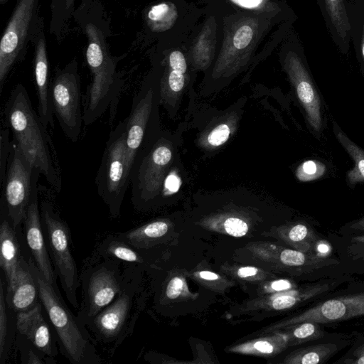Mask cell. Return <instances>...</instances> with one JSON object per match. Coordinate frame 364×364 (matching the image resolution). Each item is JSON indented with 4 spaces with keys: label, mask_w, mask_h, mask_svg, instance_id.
Masks as SVG:
<instances>
[{
    "label": "cell",
    "mask_w": 364,
    "mask_h": 364,
    "mask_svg": "<svg viewBox=\"0 0 364 364\" xmlns=\"http://www.w3.org/2000/svg\"><path fill=\"white\" fill-rule=\"evenodd\" d=\"M5 119L13 141L48 183L57 191L62 177L51 152L52 141L39 114L33 109L25 87L18 83L11 92L4 109Z\"/></svg>",
    "instance_id": "obj_1"
},
{
    "label": "cell",
    "mask_w": 364,
    "mask_h": 364,
    "mask_svg": "<svg viewBox=\"0 0 364 364\" xmlns=\"http://www.w3.org/2000/svg\"><path fill=\"white\" fill-rule=\"evenodd\" d=\"M41 302L57 338L60 353L73 364H100L102 358L85 324L61 296L57 284L48 282L28 257Z\"/></svg>",
    "instance_id": "obj_2"
},
{
    "label": "cell",
    "mask_w": 364,
    "mask_h": 364,
    "mask_svg": "<svg viewBox=\"0 0 364 364\" xmlns=\"http://www.w3.org/2000/svg\"><path fill=\"white\" fill-rule=\"evenodd\" d=\"M168 131L136 156L130 172L131 200L136 210H145L162 196L169 175L181 167L178 141Z\"/></svg>",
    "instance_id": "obj_3"
},
{
    "label": "cell",
    "mask_w": 364,
    "mask_h": 364,
    "mask_svg": "<svg viewBox=\"0 0 364 364\" xmlns=\"http://www.w3.org/2000/svg\"><path fill=\"white\" fill-rule=\"evenodd\" d=\"M87 47V65L92 74L83 106V123H94L110 108L113 118L123 81L116 71V61L111 56L102 32L94 24L85 26Z\"/></svg>",
    "instance_id": "obj_4"
},
{
    "label": "cell",
    "mask_w": 364,
    "mask_h": 364,
    "mask_svg": "<svg viewBox=\"0 0 364 364\" xmlns=\"http://www.w3.org/2000/svg\"><path fill=\"white\" fill-rule=\"evenodd\" d=\"M139 269L93 254L80 274L81 301L77 316L85 326L118 296Z\"/></svg>",
    "instance_id": "obj_5"
},
{
    "label": "cell",
    "mask_w": 364,
    "mask_h": 364,
    "mask_svg": "<svg viewBox=\"0 0 364 364\" xmlns=\"http://www.w3.org/2000/svg\"><path fill=\"white\" fill-rule=\"evenodd\" d=\"M139 273L111 304L86 323L93 339L111 353L134 331L142 303Z\"/></svg>",
    "instance_id": "obj_6"
},
{
    "label": "cell",
    "mask_w": 364,
    "mask_h": 364,
    "mask_svg": "<svg viewBox=\"0 0 364 364\" xmlns=\"http://www.w3.org/2000/svg\"><path fill=\"white\" fill-rule=\"evenodd\" d=\"M160 76L145 80L134 97L130 113L125 119L127 160L130 172L138 154L151 145L163 131L159 115Z\"/></svg>",
    "instance_id": "obj_7"
},
{
    "label": "cell",
    "mask_w": 364,
    "mask_h": 364,
    "mask_svg": "<svg viewBox=\"0 0 364 364\" xmlns=\"http://www.w3.org/2000/svg\"><path fill=\"white\" fill-rule=\"evenodd\" d=\"M258 14L242 15L232 18L210 75L213 82H221L236 75L248 63L267 21Z\"/></svg>",
    "instance_id": "obj_8"
},
{
    "label": "cell",
    "mask_w": 364,
    "mask_h": 364,
    "mask_svg": "<svg viewBox=\"0 0 364 364\" xmlns=\"http://www.w3.org/2000/svg\"><path fill=\"white\" fill-rule=\"evenodd\" d=\"M126 126L124 119L111 131L95 177L97 193L112 218L120 216L124 197L130 185Z\"/></svg>",
    "instance_id": "obj_9"
},
{
    "label": "cell",
    "mask_w": 364,
    "mask_h": 364,
    "mask_svg": "<svg viewBox=\"0 0 364 364\" xmlns=\"http://www.w3.org/2000/svg\"><path fill=\"white\" fill-rule=\"evenodd\" d=\"M39 208L43 230L53 269L69 303L77 309L80 306L77 298L80 275L72 252L69 227L49 202L41 201Z\"/></svg>",
    "instance_id": "obj_10"
},
{
    "label": "cell",
    "mask_w": 364,
    "mask_h": 364,
    "mask_svg": "<svg viewBox=\"0 0 364 364\" xmlns=\"http://www.w3.org/2000/svg\"><path fill=\"white\" fill-rule=\"evenodd\" d=\"M41 0H17L0 41V92L14 66L21 61L27 50L44 27L40 16Z\"/></svg>",
    "instance_id": "obj_11"
},
{
    "label": "cell",
    "mask_w": 364,
    "mask_h": 364,
    "mask_svg": "<svg viewBox=\"0 0 364 364\" xmlns=\"http://www.w3.org/2000/svg\"><path fill=\"white\" fill-rule=\"evenodd\" d=\"M53 114L67 137L77 141L83 122L81 82L77 61L72 60L63 68H57L49 88Z\"/></svg>",
    "instance_id": "obj_12"
},
{
    "label": "cell",
    "mask_w": 364,
    "mask_h": 364,
    "mask_svg": "<svg viewBox=\"0 0 364 364\" xmlns=\"http://www.w3.org/2000/svg\"><path fill=\"white\" fill-rule=\"evenodd\" d=\"M11 144L6 174L1 186V200L13 225L18 229L26 217L36 176L41 171L34 166L13 140Z\"/></svg>",
    "instance_id": "obj_13"
},
{
    "label": "cell",
    "mask_w": 364,
    "mask_h": 364,
    "mask_svg": "<svg viewBox=\"0 0 364 364\" xmlns=\"http://www.w3.org/2000/svg\"><path fill=\"white\" fill-rule=\"evenodd\" d=\"M283 67L308 123L315 132H321L323 127L321 98L302 60L296 53L289 51Z\"/></svg>",
    "instance_id": "obj_14"
},
{
    "label": "cell",
    "mask_w": 364,
    "mask_h": 364,
    "mask_svg": "<svg viewBox=\"0 0 364 364\" xmlns=\"http://www.w3.org/2000/svg\"><path fill=\"white\" fill-rule=\"evenodd\" d=\"M40 172L34 180L33 188L23 221L25 240L30 257L48 282L57 284L56 274L48 254L43 230L39 203L38 181Z\"/></svg>",
    "instance_id": "obj_15"
},
{
    "label": "cell",
    "mask_w": 364,
    "mask_h": 364,
    "mask_svg": "<svg viewBox=\"0 0 364 364\" xmlns=\"http://www.w3.org/2000/svg\"><path fill=\"white\" fill-rule=\"evenodd\" d=\"M16 323L18 334L43 353L53 358L58 355L57 338L41 302L28 311L17 314Z\"/></svg>",
    "instance_id": "obj_16"
},
{
    "label": "cell",
    "mask_w": 364,
    "mask_h": 364,
    "mask_svg": "<svg viewBox=\"0 0 364 364\" xmlns=\"http://www.w3.org/2000/svg\"><path fill=\"white\" fill-rule=\"evenodd\" d=\"M364 315V292L326 300L291 320L318 324L348 320Z\"/></svg>",
    "instance_id": "obj_17"
},
{
    "label": "cell",
    "mask_w": 364,
    "mask_h": 364,
    "mask_svg": "<svg viewBox=\"0 0 364 364\" xmlns=\"http://www.w3.org/2000/svg\"><path fill=\"white\" fill-rule=\"evenodd\" d=\"M18 230L11 222L1 200L0 267L6 286L13 283L18 271L28 262V258L23 254Z\"/></svg>",
    "instance_id": "obj_18"
},
{
    "label": "cell",
    "mask_w": 364,
    "mask_h": 364,
    "mask_svg": "<svg viewBox=\"0 0 364 364\" xmlns=\"http://www.w3.org/2000/svg\"><path fill=\"white\" fill-rule=\"evenodd\" d=\"M34 46L33 73L38 100V114L47 128L54 127L48 85V60L44 27L37 34Z\"/></svg>",
    "instance_id": "obj_19"
},
{
    "label": "cell",
    "mask_w": 364,
    "mask_h": 364,
    "mask_svg": "<svg viewBox=\"0 0 364 364\" xmlns=\"http://www.w3.org/2000/svg\"><path fill=\"white\" fill-rule=\"evenodd\" d=\"M6 302L16 314L28 311L41 302L36 281L28 262L17 272L13 283L6 285Z\"/></svg>",
    "instance_id": "obj_20"
},
{
    "label": "cell",
    "mask_w": 364,
    "mask_h": 364,
    "mask_svg": "<svg viewBox=\"0 0 364 364\" xmlns=\"http://www.w3.org/2000/svg\"><path fill=\"white\" fill-rule=\"evenodd\" d=\"M144 249L136 248L117 234L108 235L97 247L94 254L116 259L126 266L140 269L146 262Z\"/></svg>",
    "instance_id": "obj_21"
},
{
    "label": "cell",
    "mask_w": 364,
    "mask_h": 364,
    "mask_svg": "<svg viewBox=\"0 0 364 364\" xmlns=\"http://www.w3.org/2000/svg\"><path fill=\"white\" fill-rule=\"evenodd\" d=\"M216 46V23L211 17L206 22L191 49V63L195 69L205 70L212 63Z\"/></svg>",
    "instance_id": "obj_22"
},
{
    "label": "cell",
    "mask_w": 364,
    "mask_h": 364,
    "mask_svg": "<svg viewBox=\"0 0 364 364\" xmlns=\"http://www.w3.org/2000/svg\"><path fill=\"white\" fill-rule=\"evenodd\" d=\"M334 134L341 145L355 162L353 168L346 172V181L352 186L364 182V149L354 143L336 122H333Z\"/></svg>",
    "instance_id": "obj_23"
},
{
    "label": "cell",
    "mask_w": 364,
    "mask_h": 364,
    "mask_svg": "<svg viewBox=\"0 0 364 364\" xmlns=\"http://www.w3.org/2000/svg\"><path fill=\"white\" fill-rule=\"evenodd\" d=\"M177 17L176 6L171 2L164 1L153 5L148 9L145 21L151 31L163 32L174 25Z\"/></svg>",
    "instance_id": "obj_24"
},
{
    "label": "cell",
    "mask_w": 364,
    "mask_h": 364,
    "mask_svg": "<svg viewBox=\"0 0 364 364\" xmlns=\"http://www.w3.org/2000/svg\"><path fill=\"white\" fill-rule=\"evenodd\" d=\"M6 282L2 276L0 279V362L7 359L11 346L14 331L11 324V314L5 299Z\"/></svg>",
    "instance_id": "obj_25"
},
{
    "label": "cell",
    "mask_w": 364,
    "mask_h": 364,
    "mask_svg": "<svg viewBox=\"0 0 364 364\" xmlns=\"http://www.w3.org/2000/svg\"><path fill=\"white\" fill-rule=\"evenodd\" d=\"M337 351L333 343H321L304 348L296 353L291 363L301 364H318L324 363Z\"/></svg>",
    "instance_id": "obj_26"
},
{
    "label": "cell",
    "mask_w": 364,
    "mask_h": 364,
    "mask_svg": "<svg viewBox=\"0 0 364 364\" xmlns=\"http://www.w3.org/2000/svg\"><path fill=\"white\" fill-rule=\"evenodd\" d=\"M326 9L337 33L346 39L350 29L344 0H324Z\"/></svg>",
    "instance_id": "obj_27"
},
{
    "label": "cell",
    "mask_w": 364,
    "mask_h": 364,
    "mask_svg": "<svg viewBox=\"0 0 364 364\" xmlns=\"http://www.w3.org/2000/svg\"><path fill=\"white\" fill-rule=\"evenodd\" d=\"M75 0H51L50 31L58 37L61 35L65 23L69 19Z\"/></svg>",
    "instance_id": "obj_28"
},
{
    "label": "cell",
    "mask_w": 364,
    "mask_h": 364,
    "mask_svg": "<svg viewBox=\"0 0 364 364\" xmlns=\"http://www.w3.org/2000/svg\"><path fill=\"white\" fill-rule=\"evenodd\" d=\"M330 288L331 284L328 283L316 284L315 285L308 287L303 294L284 295L275 298L272 301V306L277 310L289 309L295 305L297 301H300L301 299L306 300L315 296H316L328 291Z\"/></svg>",
    "instance_id": "obj_29"
},
{
    "label": "cell",
    "mask_w": 364,
    "mask_h": 364,
    "mask_svg": "<svg viewBox=\"0 0 364 364\" xmlns=\"http://www.w3.org/2000/svg\"><path fill=\"white\" fill-rule=\"evenodd\" d=\"M18 346L20 350L21 360L23 363H56L53 358H50L36 347H34L26 338L18 334Z\"/></svg>",
    "instance_id": "obj_30"
},
{
    "label": "cell",
    "mask_w": 364,
    "mask_h": 364,
    "mask_svg": "<svg viewBox=\"0 0 364 364\" xmlns=\"http://www.w3.org/2000/svg\"><path fill=\"white\" fill-rule=\"evenodd\" d=\"M326 172V166L319 161L304 162L296 171V176L301 181H310L321 178Z\"/></svg>",
    "instance_id": "obj_31"
},
{
    "label": "cell",
    "mask_w": 364,
    "mask_h": 364,
    "mask_svg": "<svg viewBox=\"0 0 364 364\" xmlns=\"http://www.w3.org/2000/svg\"><path fill=\"white\" fill-rule=\"evenodd\" d=\"M10 129H1L0 136V185H3L7 170L12 144L9 139Z\"/></svg>",
    "instance_id": "obj_32"
},
{
    "label": "cell",
    "mask_w": 364,
    "mask_h": 364,
    "mask_svg": "<svg viewBox=\"0 0 364 364\" xmlns=\"http://www.w3.org/2000/svg\"><path fill=\"white\" fill-rule=\"evenodd\" d=\"M231 129L228 124H218L205 136V143L210 148L220 146L229 139Z\"/></svg>",
    "instance_id": "obj_33"
},
{
    "label": "cell",
    "mask_w": 364,
    "mask_h": 364,
    "mask_svg": "<svg viewBox=\"0 0 364 364\" xmlns=\"http://www.w3.org/2000/svg\"><path fill=\"white\" fill-rule=\"evenodd\" d=\"M323 335L318 323L311 321L301 322L293 331V336L301 341L318 339Z\"/></svg>",
    "instance_id": "obj_34"
},
{
    "label": "cell",
    "mask_w": 364,
    "mask_h": 364,
    "mask_svg": "<svg viewBox=\"0 0 364 364\" xmlns=\"http://www.w3.org/2000/svg\"><path fill=\"white\" fill-rule=\"evenodd\" d=\"M235 4L244 9L260 12H270L276 10V6L270 0H230Z\"/></svg>",
    "instance_id": "obj_35"
},
{
    "label": "cell",
    "mask_w": 364,
    "mask_h": 364,
    "mask_svg": "<svg viewBox=\"0 0 364 364\" xmlns=\"http://www.w3.org/2000/svg\"><path fill=\"white\" fill-rule=\"evenodd\" d=\"M224 228L229 235L234 237H242L248 230L247 224L243 220L235 217L227 218L224 221Z\"/></svg>",
    "instance_id": "obj_36"
},
{
    "label": "cell",
    "mask_w": 364,
    "mask_h": 364,
    "mask_svg": "<svg viewBox=\"0 0 364 364\" xmlns=\"http://www.w3.org/2000/svg\"><path fill=\"white\" fill-rule=\"evenodd\" d=\"M167 65L173 69L187 73V63L184 55L180 50H173L168 55Z\"/></svg>",
    "instance_id": "obj_37"
},
{
    "label": "cell",
    "mask_w": 364,
    "mask_h": 364,
    "mask_svg": "<svg viewBox=\"0 0 364 364\" xmlns=\"http://www.w3.org/2000/svg\"><path fill=\"white\" fill-rule=\"evenodd\" d=\"M183 282L181 278L175 277L168 283L166 288V296L170 299L178 297L183 289Z\"/></svg>",
    "instance_id": "obj_38"
},
{
    "label": "cell",
    "mask_w": 364,
    "mask_h": 364,
    "mask_svg": "<svg viewBox=\"0 0 364 364\" xmlns=\"http://www.w3.org/2000/svg\"><path fill=\"white\" fill-rule=\"evenodd\" d=\"M253 347L257 350L264 353H271L274 350L272 345L265 341H261L255 343Z\"/></svg>",
    "instance_id": "obj_39"
},
{
    "label": "cell",
    "mask_w": 364,
    "mask_h": 364,
    "mask_svg": "<svg viewBox=\"0 0 364 364\" xmlns=\"http://www.w3.org/2000/svg\"><path fill=\"white\" fill-rule=\"evenodd\" d=\"M291 287L290 282L287 280H277L272 283L271 287L276 291L288 289Z\"/></svg>",
    "instance_id": "obj_40"
},
{
    "label": "cell",
    "mask_w": 364,
    "mask_h": 364,
    "mask_svg": "<svg viewBox=\"0 0 364 364\" xmlns=\"http://www.w3.org/2000/svg\"><path fill=\"white\" fill-rule=\"evenodd\" d=\"M257 272V269L253 267H241L237 271V274L239 277L245 278L247 277H251L255 275Z\"/></svg>",
    "instance_id": "obj_41"
},
{
    "label": "cell",
    "mask_w": 364,
    "mask_h": 364,
    "mask_svg": "<svg viewBox=\"0 0 364 364\" xmlns=\"http://www.w3.org/2000/svg\"><path fill=\"white\" fill-rule=\"evenodd\" d=\"M354 355L356 356V358L351 362L352 363L364 364V344L355 351Z\"/></svg>",
    "instance_id": "obj_42"
},
{
    "label": "cell",
    "mask_w": 364,
    "mask_h": 364,
    "mask_svg": "<svg viewBox=\"0 0 364 364\" xmlns=\"http://www.w3.org/2000/svg\"><path fill=\"white\" fill-rule=\"evenodd\" d=\"M200 277L207 280H215L218 279V276L212 272L203 271L199 272Z\"/></svg>",
    "instance_id": "obj_43"
},
{
    "label": "cell",
    "mask_w": 364,
    "mask_h": 364,
    "mask_svg": "<svg viewBox=\"0 0 364 364\" xmlns=\"http://www.w3.org/2000/svg\"><path fill=\"white\" fill-rule=\"evenodd\" d=\"M350 228L353 230H364V217L353 223Z\"/></svg>",
    "instance_id": "obj_44"
},
{
    "label": "cell",
    "mask_w": 364,
    "mask_h": 364,
    "mask_svg": "<svg viewBox=\"0 0 364 364\" xmlns=\"http://www.w3.org/2000/svg\"><path fill=\"white\" fill-rule=\"evenodd\" d=\"M352 241L364 244V235L355 236L352 238Z\"/></svg>",
    "instance_id": "obj_45"
},
{
    "label": "cell",
    "mask_w": 364,
    "mask_h": 364,
    "mask_svg": "<svg viewBox=\"0 0 364 364\" xmlns=\"http://www.w3.org/2000/svg\"><path fill=\"white\" fill-rule=\"evenodd\" d=\"M361 51H362V55H363V57L364 59V25H363L362 41H361Z\"/></svg>",
    "instance_id": "obj_46"
},
{
    "label": "cell",
    "mask_w": 364,
    "mask_h": 364,
    "mask_svg": "<svg viewBox=\"0 0 364 364\" xmlns=\"http://www.w3.org/2000/svg\"><path fill=\"white\" fill-rule=\"evenodd\" d=\"M9 1V0H0V4L4 5L6 4Z\"/></svg>",
    "instance_id": "obj_47"
}]
</instances>
